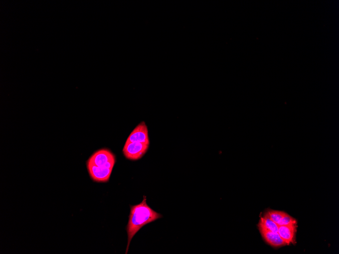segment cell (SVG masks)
Here are the masks:
<instances>
[{
    "instance_id": "1",
    "label": "cell",
    "mask_w": 339,
    "mask_h": 254,
    "mask_svg": "<svg viewBox=\"0 0 339 254\" xmlns=\"http://www.w3.org/2000/svg\"><path fill=\"white\" fill-rule=\"evenodd\" d=\"M115 161V155L107 149H102L95 152L87 162L92 179L97 182H108Z\"/></svg>"
},
{
    "instance_id": "2",
    "label": "cell",
    "mask_w": 339,
    "mask_h": 254,
    "mask_svg": "<svg viewBox=\"0 0 339 254\" xmlns=\"http://www.w3.org/2000/svg\"><path fill=\"white\" fill-rule=\"evenodd\" d=\"M130 207L131 213L126 228L128 242L125 253H128L132 239L143 226L162 217L147 205L145 196L141 203Z\"/></svg>"
},
{
    "instance_id": "3",
    "label": "cell",
    "mask_w": 339,
    "mask_h": 254,
    "mask_svg": "<svg viewBox=\"0 0 339 254\" xmlns=\"http://www.w3.org/2000/svg\"><path fill=\"white\" fill-rule=\"evenodd\" d=\"M149 145L137 142H125L123 153L126 158L137 160L141 158L146 153Z\"/></svg>"
},
{
    "instance_id": "4",
    "label": "cell",
    "mask_w": 339,
    "mask_h": 254,
    "mask_svg": "<svg viewBox=\"0 0 339 254\" xmlns=\"http://www.w3.org/2000/svg\"><path fill=\"white\" fill-rule=\"evenodd\" d=\"M126 142H137L149 145L147 127L144 122L140 123L133 131Z\"/></svg>"
},
{
    "instance_id": "5",
    "label": "cell",
    "mask_w": 339,
    "mask_h": 254,
    "mask_svg": "<svg viewBox=\"0 0 339 254\" xmlns=\"http://www.w3.org/2000/svg\"><path fill=\"white\" fill-rule=\"evenodd\" d=\"M258 226L263 239L271 246L278 248L287 245L278 232H272L261 226Z\"/></svg>"
},
{
    "instance_id": "6",
    "label": "cell",
    "mask_w": 339,
    "mask_h": 254,
    "mask_svg": "<svg viewBox=\"0 0 339 254\" xmlns=\"http://www.w3.org/2000/svg\"><path fill=\"white\" fill-rule=\"evenodd\" d=\"M297 224L286 226H279L278 233L287 245L295 243V236Z\"/></svg>"
},
{
    "instance_id": "7",
    "label": "cell",
    "mask_w": 339,
    "mask_h": 254,
    "mask_svg": "<svg viewBox=\"0 0 339 254\" xmlns=\"http://www.w3.org/2000/svg\"><path fill=\"white\" fill-rule=\"evenodd\" d=\"M258 226L272 232H278L279 226L265 214L261 217Z\"/></svg>"
},
{
    "instance_id": "8",
    "label": "cell",
    "mask_w": 339,
    "mask_h": 254,
    "mask_svg": "<svg viewBox=\"0 0 339 254\" xmlns=\"http://www.w3.org/2000/svg\"><path fill=\"white\" fill-rule=\"evenodd\" d=\"M285 213L284 211L270 209L266 214L272 221L278 225Z\"/></svg>"
},
{
    "instance_id": "9",
    "label": "cell",
    "mask_w": 339,
    "mask_h": 254,
    "mask_svg": "<svg viewBox=\"0 0 339 254\" xmlns=\"http://www.w3.org/2000/svg\"><path fill=\"white\" fill-rule=\"evenodd\" d=\"M294 224H297V221H296V220L294 218H293L287 213H285L282 219L278 224V225L286 226Z\"/></svg>"
}]
</instances>
